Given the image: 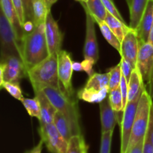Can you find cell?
<instances>
[{
    "instance_id": "1",
    "label": "cell",
    "mask_w": 153,
    "mask_h": 153,
    "mask_svg": "<svg viewBox=\"0 0 153 153\" xmlns=\"http://www.w3.org/2000/svg\"><path fill=\"white\" fill-rule=\"evenodd\" d=\"M45 28V23L34 26L22 38V58L27 71L28 69L46 59L49 55Z\"/></svg>"
},
{
    "instance_id": "2",
    "label": "cell",
    "mask_w": 153,
    "mask_h": 153,
    "mask_svg": "<svg viewBox=\"0 0 153 153\" xmlns=\"http://www.w3.org/2000/svg\"><path fill=\"white\" fill-rule=\"evenodd\" d=\"M58 54H51L46 59L27 71L34 94L42 91L46 87L64 90L58 77Z\"/></svg>"
},
{
    "instance_id": "3",
    "label": "cell",
    "mask_w": 153,
    "mask_h": 153,
    "mask_svg": "<svg viewBox=\"0 0 153 153\" xmlns=\"http://www.w3.org/2000/svg\"><path fill=\"white\" fill-rule=\"evenodd\" d=\"M42 91L50 100L56 110L62 114L68 120L73 128L74 135L82 134L77 102L73 97H69L63 89L46 87Z\"/></svg>"
},
{
    "instance_id": "4",
    "label": "cell",
    "mask_w": 153,
    "mask_h": 153,
    "mask_svg": "<svg viewBox=\"0 0 153 153\" xmlns=\"http://www.w3.org/2000/svg\"><path fill=\"white\" fill-rule=\"evenodd\" d=\"M152 104V96L145 88L142 93L138 106H137L126 153L140 140L145 138V136L149 128Z\"/></svg>"
},
{
    "instance_id": "5",
    "label": "cell",
    "mask_w": 153,
    "mask_h": 153,
    "mask_svg": "<svg viewBox=\"0 0 153 153\" xmlns=\"http://www.w3.org/2000/svg\"><path fill=\"white\" fill-rule=\"evenodd\" d=\"M0 37L1 60L15 56L23 61L22 41L19 40L15 29L1 10L0 13Z\"/></svg>"
},
{
    "instance_id": "6",
    "label": "cell",
    "mask_w": 153,
    "mask_h": 153,
    "mask_svg": "<svg viewBox=\"0 0 153 153\" xmlns=\"http://www.w3.org/2000/svg\"><path fill=\"white\" fill-rule=\"evenodd\" d=\"M24 77H28L27 68L21 58L10 56L1 60L0 87L5 82H19Z\"/></svg>"
},
{
    "instance_id": "7",
    "label": "cell",
    "mask_w": 153,
    "mask_h": 153,
    "mask_svg": "<svg viewBox=\"0 0 153 153\" xmlns=\"http://www.w3.org/2000/svg\"><path fill=\"white\" fill-rule=\"evenodd\" d=\"M40 139L51 153H67L68 141L61 135L54 123L40 126Z\"/></svg>"
},
{
    "instance_id": "8",
    "label": "cell",
    "mask_w": 153,
    "mask_h": 153,
    "mask_svg": "<svg viewBox=\"0 0 153 153\" xmlns=\"http://www.w3.org/2000/svg\"><path fill=\"white\" fill-rule=\"evenodd\" d=\"M140 97H137L134 101L128 102L123 112L122 119L120 123L121 128L120 153H126L127 152L130 137H131V130H132L133 124H134V120L135 118L136 112H137Z\"/></svg>"
},
{
    "instance_id": "9",
    "label": "cell",
    "mask_w": 153,
    "mask_h": 153,
    "mask_svg": "<svg viewBox=\"0 0 153 153\" xmlns=\"http://www.w3.org/2000/svg\"><path fill=\"white\" fill-rule=\"evenodd\" d=\"M137 67L145 87L153 85V45L149 42L140 44L137 55Z\"/></svg>"
},
{
    "instance_id": "10",
    "label": "cell",
    "mask_w": 153,
    "mask_h": 153,
    "mask_svg": "<svg viewBox=\"0 0 153 153\" xmlns=\"http://www.w3.org/2000/svg\"><path fill=\"white\" fill-rule=\"evenodd\" d=\"M86 13V35L84 46L85 59H93L96 63L99 60V47L95 30V19L88 10L83 1H80Z\"/></svg>"
},
{
    "instance_id": "11",
    "label": "cell",
    "mask_w": 153,
    "mask_h": 153,
    "mask_svg": "<svg viewBox=\"0 0 153 153\" xmlns=\"http://www.w3.org/2000/svg\"><path fill=\"white\" fill-rule=\"evenodd\" d=\"M58 77L62 85L64 91L69 97H73V91L72 85V76H73V68L71 55L68 52L61 49L58 54Z\"/></svg>"
},
{
    "instance_id": "12",
    "label": "cell",
    "mask_w": 153,
    "mask_h": 153,
    "mask_svg": "<svg viewBox=\"0 0 153 153\" xmlns=\"http://www.w3.org/2000/svg\"><path fill=\"white\" fill-rule=\"evenodd\" d=\"M140 42L135 30L130 28L126 34L121 42V49L120 52L121 58L126 60L134 69L137 67V55L140 49Z\"/></svg>"
},
{
    "instance_id": "13",
    "label": "cell",
    "mask_w": 153,
    "mask_h": 153,
    "mask_svg": "<svg viewBox=\"0 0 153 153\" xmlns=\"http://www.w3.org/2000/svg\"><path fill=\"white\" fill-rule=\"evenodd\" d=\"M46 38L47 42L49 55L58 53L61 50L63 42V35L57 21L54 19L51 12H49L46 18Z\"/></svg>"
},
{
    "instance_id": "14",
    "label": "cell",
    "mask_w": 153,
    "mask_h": 153,
    "mask_svg": "<svg viewBox=\"0 0 153 153\" xmlns=\"http://www.w3.org/2000/svg\"><path fill=\"white\" fill-rule=\"evenodd\" d=\"M100 119L102 133L114 131L116 124L119 122L117 113L114 111L110 104L108 97L100 102Z\"/></svg>"
},
{
    "instance_id": "15",
    "label": "cell",
    "mask_w": 153,
    "mask_h": 153,
    "mask_svg": "<svg viewBox=\"0 0 153 153\" xmlns=\"http://www.w3.org/2000/svg\"><path fill=\"white\" fill-rule=\"evenodd\" d=\"M153 25V0H149L138 26L135 29L140 44L148 42L149 33Z\"/></svg>"
},
{
    "instance_id": "16",
    "label": "cell",
    "mask_w": 153,
    "mask_h": 153,
    "mask_svg": "<svg viewBox=\"0 0 153 153\" xmlns=\"http://www.w3.org/2000/svg\"><path fill=\"white\" fill-rule=\"evenodd\" d=\"M0 1H1V10L13 27L19 40L22 41L24 35L26 33L24 29V27L19 22L13 1L12 0H0Z\"/></svg>"
},
{
    "instance_id": "17",
    "label": "cell",
    "mask_w": 153,
    "mask_h": 153,
    "mask_svg": "<svg viewBox=\"0 0 153 153\" xmlns=\"http://www.w3.org/2000/svg\"><path fill=\"white\" fill-rule=\"evenodd\" d=\"M35 97H37L40 104L41 117L39 120L40 126L53 123L55 114L57 112L56 108L42 91L35 93Z\"/></svg>"
},
{
    "instance_id": "18",
    "label": "cell",
    "mask_w": 153,
    "mask_h": 153,
    "mask_svg": "<svg viewBox=\"0 0 153 153\" xmlns=\"http://www.w3.org/2000/svg\"><path fill=\"white\" fill-rule=\"evenodd\" d=\"M128 102L134 101L137 97H140L143 91L146 88L143 84V79L137 67L134 69L131 75V78L128 83Z\"/></svg>"
},
{
    "instance_id": "19",
    "label": "cell",
    "mask_w": 153,
    "mask_h": 153,
    "mask_svg": "<svg viewBox=\"0 0 153 153\" xmlns=\"http://www.w3.org/2000/svg\"><path fill=\"white\" fill-rule=\"evenodd\" d=\"M50 9L46 0H32V22L34 26L46 22Z\"/></svg>"
},
{
    "instance_id": "20",
    "label": "cell",
    "mask_w": 153,
    "mask_h": 153,
    "mask_svg": "<svg viewBox=\"0 0 153 153\" xmlns=\"http://www.w3.org/2000/svg\"><path fill=\"white\" fill-rule=\"evenodd\" d=\"M149 0H132L130 11L129 26L132 29L135 30L138 26L140 19L143 14L145 9Z\"/></svg>"
},
{
    "instance_id": "21",
    "label": "cell",
    "mask_w": 153,
    "mask_h": 153,
    "mask_svg": "<svg viewBox=\"0 0 153 153\" xmlns=\"http://www.w3.org/2000/svg\"><path fill=\"white\" fill-rule=\"evenodd\" d=\"M108 93V88H105L102 91H95V90L83 88L78 92L77 97L79 100L88 102H101L107 97Z\"/></svg>"
},
{
    "instance_id": "22",
    "label": "cell",
    "mask_w": 153,
    "mask_h": 153,
    "mask_svg": "<svg viewBox=\"0 0 153 153\" xmlns=\"http://www.w3.org/2000/svg\"><path fill=\"white\" fill-rule=\"evenodd\" d=\"M106 23L108 24L111 31L115 34V35L117 37L119 40L122 42L123 39L125 37L126 34L130 30L131 27L128 26L126 24V22L120 20L116 16H113L111 13L108 12L107 16H106L105 19Z\"/></svg>"
},
{
    "instance_id": "23",
    "label": "cell",
    "mask_w": 153,
    "mask_h": 153,
    "mask_svg": "<svg viewBox=\"0 0 153 153\" xmlns=\"http://www.w3.org/2000/svg\"><path fill=\"white\" fill-rule=\"evenodd\" d=\"M108 86L109 73L108 72L106 73H94L89 77L85 88L95 91H102L105 88H108Z\"/></svg>"
},
{
    "instance_id": "24",
    "label": "cell",
    "mask_w": 153,
    "mask_h": 153,
    "mask_svg": "<svg viewBox=\"0 0 153 153\" xmlns=\"http://www.w3.org/2000/svg\"><path fill=\"white\" fill-rule=\"evenodd\" d=\"M83 2L96 22L105 21L107 16L108 10L102 0H88L85 2Z\"/></svg>"
},
{
    "instance_id": "25",
    "label": "cell",
    "mask_w": 153,
    "mask_h": 153,
    "mask_svg": "<svg viewBox=\"0 0 153 153\" xmlns=\"http://www.w3.org/2000/svg\"><path fill=\"white\" fill-rule=\"evenodd\" d=\"M53 123L57 128V129L58 130V131L61 133V135L67 141H69L70 139L73 136H74V133H73V128H72V126L70 124V123L64 117V115L60 113L59 111H57V112L55 114Z\"/></svg>"
},
{
    "instance_id": "26",
    "label": "cell",
    "mask_w": 153,
    "mask_h": 153,
    "mask_svg": "<svg viewBox=\"0 0 153 153\" xmlns=\"http://www.w3.org/2000/svg\"><path fill=\"white\" fill-rule=\"evenodd\" d=\"M96 22L98 24L102 34L104 36L105 40H107L108 43L111 46H113V47L117 51H118L120 53L121 49V42L120 41L119 39L117 38V37L115 35L114 33L111 31V29L110 27L108 25V24L106 23L105 21H97V22Z\"/></svg>"
},
{
    "instance_id": "27",
    "label": "cell",
    "mask_w": 153,
    "mask_h": 153,
    "mask_svg": "<svg viewBox=\"0 0 153 153\" xmlns=\"http://www.w3.org/2000/svg\"><path fill=\"white\" fill-rule=\"evenodd\" d=\"M88 146L82 134L74 135L68 141L67 153H88Z\"/></svg>"
},
{
    "instance_id": "28",
    "label": "cell",
    "mask_w": 153,
    "mask_h": 153,
    "mask_svg": "<svg viewBox=\"0 0 153 153\" xmlns=\"http://www.w3.org/2000/svg\"><path fill=\"white\" fill-rule=\"evenodd\" d=\"M22 103L30 117H36L40 120V117H41L40 104L37 97L33 99L24 98L22 101Z\"/></svg>"
},
{
    "instance_id": "29",
    "label": "cell",
    "mask_w": 153,
    "mask_h": 153,
    "mask_svg": "<svg viewBox=\"0 0 153 153\" xmlns=\"http://www.w3.org/2000/svg\"><path fill=\"white\" fill-rule=\"evenodd\" d=\"M108 99L112 108L117 113L123 112V97L121 94L120 88L109 91Z\"/></svg>"
},
{
    "instance_id": "30",
    "label": "cell",
    "mask_w": 153,
    "mask_h": 153,
    "mask_svg": "<svg viewBox=\"0 0 153 153\" xmlns=\"http://www.w3.org/2000/svg\"><path fill=\"white\" fill-rule=\"evenodd\" d=\"M109 91L117 89L120 85L122 71H121L120 63L109 70Z\"/></svg>"
},
{
    "instance_id": "31",
    "label": "cell",
    "mask_w": 153,
    "mask_h": 153,
    "mask_svg": "<svg viewBox=\"0 0 153 153\" xmlns=\"http://www.w3.org/2000/svg\"><path fill=\"white\" fill-rule=\"evenodd\" d=\"M1 89H4L10 96L16 100L22 102L24 97L21 91L19 82H5L1 86Z\"/></svg>"
},
{
    "instance_id": "32",
    "label": "cell",
    "mask_w": 153,
    "mask_h": 153,
    "mask_svg": "<svg viewBox=\"0 0 153 153\" xmlns=\"http://www.w3.org/2000/svg\"><path fill=\"white\" fill-rule=\"evenodd\" d=\"M114 131L102 133L100 153H111Z\"/></svg>"
},
{
    "instance_id": "33",
    "label": "cell",
    "mask_w": 153,
    "mask_h": 153,
    "mask_svg": "<svg viewBox=\"0 0 153 153\" xmlns=\"http://www.w3.org/2000/svg\"><path fill=\"white\" fill-rule=\"evenodd\" d=\"M13 4L14 5L15 10H16V13H17L18 18L20 22V24L24 26L26 21H25V10H24V6L22 0H12Z\"/></svg>"
},
{
    "instance_id": "34",
    "label": "cell",
    "mask_w": 153,
    "mask_h": 153,
    "mask_svg": "<svg viewBox=\"0 0 153 153\" xmlns=\"http://www.w3.org/2000/svg\"><path fill=\"white\" fill-rule=\"evenodd\" d=\"M102 3L104 4L105 7L107 9L108 12H109L110 13H111L113 16H116L117 19H119L120 20L123 21V22H125L123 18L122 15L120 14V13L119 12V10L117 9L116 6L114 5L113 2V0H102Z\"/></svg>"
},
{
    "instance_id": "35",
    "label": "cell",
    "mask_w": 153,
    "mask_h": 153,
    "mask_svg": "<svg viewBox=\"0 0 153 153\" xmlns=\"http://www.w3.org/2000/svg\"><path fill=\"white\" fill-rule=\"evenodd\" d=\"M120 67H121V71H122L123 76L125 77V79H126V81L129 82L130 78H131V75L132 73L134 68L132 67V66L128 62L126 59H124L123 58H121L120 60Z\"/></svg>"
},
{
    "instance_id": "36",
    "label": "cell",
    "mask_w": 153,
    "mask_h": 153,
    "mask_svg": "<svg viewBox=\"0 0 153 153\" xmlns=\"http://www.w3.org/2000/svg\"><path fill=\"white\" fill-rule=\"evenodd\" d=\"M120 88L121 94H122V97H123V111H124L127 103H128V82H127L126 79H125V77L123 76V74H122V78H121Z\"/></svg>"
},
{
    "instance_id": "37",
    "label": "cell",
    "mask_w": 153,
    "mask_h": 153,
    "mask_svg": "<svg viewBox=\"0 0 153 153\" xmlns=\"http://www.w3.org/2000/svg\"><path fill=\"white\" fill-rule=\"evenodd\" d=\"M26 22H32V0H22Z\"/></svg>"
},
{
    "instance_id": "38",
    "label": "cell",
    "mask_w": 153,
    "mask_h": 153,
    "mask_svg": "<svg viewBox=\"0 0 153 153\" xmlns=\"http://www.w3.org/2000/svg\"><path fill=\"white\" fill-rule=\"evenodd\" d=\"M95 64L96 62L93 59H84V61L82 62L84 71L89 76V77L94 73L93 67Z\"/></svg>"
},
{
    "instance_id": "39",
    "label": "cell",
    "mask_w": 153,
    "mask_h": 153,
    "mask_svg": "<svg viewBox=\"0 0 153 153\" xmlns=\"http://www.w3.org/2000/svg\"><path fill=\"white\" fill-rule=\"evenodd\" d=\"M143 153H153V145L149 137V132L146 133L144 139V144H143Z\"/></svg>"
},
{
    "instance_id": "40",
    "label": "cell",
    "mask_w": 153,
    "mask_h": 153,
    "mask_svg": "<svg viewBox=\"0 0 153 153\" xmlns=\"http://www.w3.org/2000/svg\"><path fill=\"white\" fill-rule=\"evenodd\" d=\"M145 139V138H144ZM144 139L140 140L136 145H134L127 153H143V144H144Z\"/></svg>"
},
{
    "instance_id": "41",
    "label": "cell",
    "mask_w": 153,
    "mask_h": 153,
    "mask_svg": "<svg viewBox=\"0 0 153 153\" xmlns=\"http://www.w3.org/2000/svg\"><path fill=\"white\" fill-rule=\"evenodd\" d=\"M43 144H44V143H43V140L40 139V142H39L35 146H34L31 149H29V150L26 151L25 153H42Z\"/></svg>"
},
{
    "instance_id": "42",
    "label": "cell",
    "mask_w": 153,
    "mask_h": 153,
    "mask_svg": "<svg viewBox=\"0 0 153 153\" xmlns=\"http://www.w3.org/2000/svg\"><path fill=\"white\" fill-rule=\"evenodd\" d=\"M148 132H149V137H150L151 141L153 145V104L152 106V110H151L150 114V120H149V128H148Z\"/></svg>"
},
{
    "instance_id": "43",
    "label": "cell",
    "mask_w": 153,
    "mask_h": 153,
    "mask_svg": "<svg viewBox=\"0 0 153 153\" xmlns=\"http://www.w3.org/2000/svg\"><path fill=\"white\" fill-rule=\"evenodd\" d=\"M73 70H74V71H84L82 63L73 62Z\"/></svg>"
},
{
    "instance_id": "44",
    "label": "cell",
    "mask_w": 153,
    "mask_h": 153,
    "mask_svg": "<svg viewBox=\"0 0 153 153\" xmlns=\"http://www.w3.org/2000/svg\"><path fill=\"white\" fill-rule=\"evenodd\" d=\"M148 42H149V43H150L152 45H153V25L152 26V28H151L150 33H149V39H148Z\"/></svg>"
},
{
    "instance_id": "45",
    "label": "cell",
    "mask_w": 153,
    "mask_h": 153,
    "mask_svg": "<svg viewBox=\"0 0 153 153\" xmlns=\"http://www.w3.org/2000/svg\"><path fill=\"white\" fill-rule=\"evenodd\" d=\"M46 2H47L48 5L51 7L54 4H55V2H56L57 1H58V0H46Z\"/></svg>"
},
{
    "instance_id": "46",
    "label": "cell",
    "mask_w": 153,
    "mask_h": 153,
    "mask_svg": "<svg viewBox=\"0 0 153 153\" xmlns=\"http://www.w3.org/2000/svg\"><path fill=\"white\" fill-rule=\"evenodd\" d=\"M126 1L127 4H128V7H131V2H132V0H126Z\"/></svg>"
},
{
    "instance_id": "47",
    "label": "cell",
    "mask_w": 153,
    "mask_h": 153,
    "mask_svg": "<svg viewBox=\"0 0 153 153\" xmlns=\"http://www.w3.org/2000/svg\"><path fill=\"white\" fill-rule=\"evenodd\" d=\"M78 1H85V0H78Z\"/></svg>"
},
{
    "instance_id": "48",
    "label": "cell",
    "mask_w": 153,
    "mask_h": 153,
    "mask_svg": "<svg viewBox=\"0 0 153 153\" xmlns=\"http://www.w3.org/2000/svg\"><path fill=\"white\" fill-rule=\"evenodd\" d=\"M88 1V0H85V1Z\"/></svg>"
}]
</instances>
